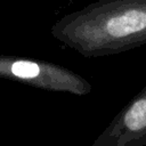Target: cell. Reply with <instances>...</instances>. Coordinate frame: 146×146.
<instances>
[{"label": "cell", "mask_w": 146, "mask_h": 146, "mask_svg": "<svg viewBox=\"0 0 146 146\" xmlns=\"http://www.w3.org/2000/svg\"><path fill=\"white\" fill-rule=\"evenodd\" d=\"M50 34L88 58L132 50L146 44V0H97L56 21Z\"/></svg>", "instance_id": "6da1fadb"}, {"label": "cell", "mask_w": 146, "mask_h": 146, "mask_svg": "<svg viewBox=\"0 0 146 146\" xmlns=\"http://www.w3.org/2000/svg\"><path fill=\"white\" fill-rule=\"evenodd\" d=\"M0 79L74 96H87L92 90L87 79L65 66L44 59L11 55H0Z\"/></svg>", "instance_id": "7a4b0ae2"}, {"label": "cell", "mask_w": 146, "mask_h": 146, "mask_svg": "<svg viewBox=\"0 0 146 146\" xmlns=\"http://www.w3.org/2000/svg\"><path fill=\"white\" fill-rule=\"evenodd\" d=\"M91 146H146V84L123 106Z\"/></svg>", "instance_id": "3957f363"}]
</instances>
